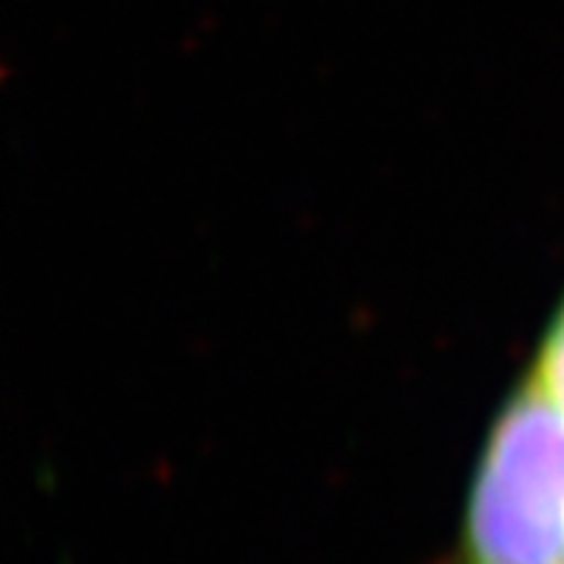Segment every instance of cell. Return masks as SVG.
Returning <instances> with one entry per match:
<instances>
[{
	"mask_svg": "<svg viewBox=\"0 0 564 564\" xmlns=\"http://www.w3.org/2000/svg\"><path fill=\"white\" fill-rule=\"evenodd\" d=\"M530 380H536L564 408V302L545 329L543 345H540L533 370H530Z\"/></svg>",
	"mask_w": 564,
	"mask_h": 564,
	"instance_id": "obj_2",
	"label": "cell"
},
{
	"mask_svg": "<svg viewBox=\"0 0 564 564\" xmlns=\"http://www.w3.org/2000/svg\"><path fill=\"white\" fill-rule=\"evenodd\" d=\"M452 564H564V408L530 377L486 436Z\"/></svg>",
	"mask_w": 564,
	"mask_h": 564,
	"instance_id": "obj_1",
	"label": "cell"
}]
</instances>
